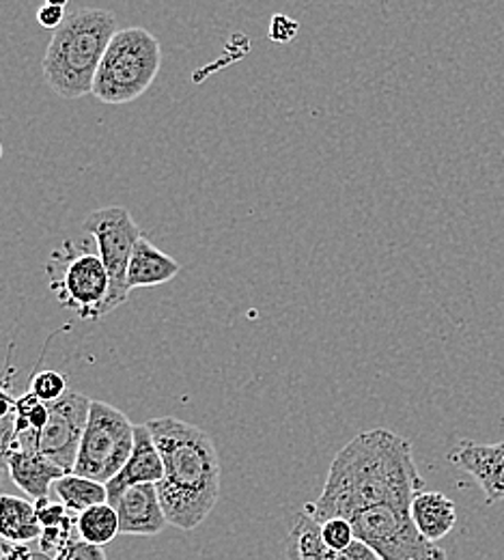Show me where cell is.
<instances>
[{
    "label": "cell",
    "instance_id": "cell-1",
    "mask_svg": "<svg viewBox=\"0 0 504 560\" xmlns=\"http://www.w3.org/2000/svg\"><path fill=\"white\" fill-rule=\"evenodd\" d=\"M423 486L412 442L390 429H371L337 453L321 495L304 511L319 524L332 517L350 522L371 506H412Z\"/></svg>",
    "mask_w": 504,
    "mask_h": 560
},
{
    "label": "cell",
    "instance_id": "cell-2",
    "mask_svg": "<svg viewBox=\"0 0 504 560\" xmlns=\"http://www.w3.org/2000/svg\"><path fill=\"white\" fill-rule=\"evenodd\" d=\"M164 464V479L155 486L168 526L199 528L216 506L222 466L212 438L197 424L162 417L146 420Z\"/></svg>",
    "mask_w": 504,
    "mask_h": 560
},
{
    "label": "cell",
    "instance_id": "cell-3",
    "mask_svg": "<svg viewBox=\"0 0 504 560\" xmlns=\"http://www.w3.org/2000/svg\"><path fill=\"white\" fill-rule=\"evenodd\" d=\"M117 33V15L106 9H75L55 31L46 57L44 78L63 100L93 93V82L110 39Z\"/></svg>",
    "mask_w": 504,
    "mask_h": 560
},
{
    "label": "cell",
    "instance_id": "cell-4",
    "mask_svg": "<svg viewBox=\"0 0 504 560\" xmlns=\"http://www.w3.org/2000/svg\"><path fill=\"white\" fill-rule=\"evenodd\" d=\"M162 48L141 26L121 28L110 39L93 82V95L106 104H128L141 97L157 78Z\"/></svg>",
    "mask_w": 504,
    "mask_h": 560
},
{
    "label": "cell",
    "instance_id": "cell-5",
    "mask_svg": "<svg viewBox=\"0 0 504 560\" xmlns=\"http://www.w3.org/2000/svg\"><path fill=\"white\" fill-rule=\"evenodd\" d=\"M134 427L137 424L115 406L91 401L72 475L86 477L102 486L110 483L132 455Z\"/></svg>",
    "mask_w": 504,
    "mask_h": 560
},
{
    "label": "cell",
    "instance_id": "cell-6",
    "mask_svg": "<svg viewBox=\"0 0 504 560\" xmlns=\"http://www.w3.org/2000/svg\"><path fill=\"white\" fill-rule=\"evenodd\" d=\"M350 524L354 537L379 560H446L444 550L419 533L410 506H371L356 513Z\"/></svg>",
    "mask_w": 504,
    "mask_h": 560
},
{
    "label": "cell",
    "instance_id": "cell-7",
    "mask_svg": "<svg viewBox=\"0 0 504 560\" xmlns=\"http://www.w3.org/2000/svg\"><path fill=\"white\" fill-rule=\"evenodd\" d=\"M84 231L95 240L99 259L108 272L110 291L102 308V317L126 304L130 295L128 266L137 242L143 237L132 213L121 206L91 211L84 218Z\"/></svg>",
    "mask_w": 504,
    "mask_h": 560
},
{
    "label": "cell",
    "instance_id": "cell-8",
    "mask_svg": "<svg viewBox=\"0 0 504 560\" xmlns=\"http://www.w3.org/2000/svg\"><path fill=\"white\" fill-rule=\"evenodd\" d=\"M91 401L93 399L70 390L59 401L48 404L50 417L33 442V451L50 459L66 475L73 472L84 427L91 412Z\"/></svg>",
    "mask_w": 504,
    "mask_h": 560
},
{
    "label": "cell",
    "instance_id": "cell-9",
    "mask_svg": "<svg viewBox=\"0 0 504 560\" xmlns=\"http://www.w3.org/2000/svg\"><path fill=\"white\" fill-rule=\"evenodd\" d=\"M50 289L80 319H99L110 291V279L99 255L75 253L68 257L61 277L50 280Z\"/></svg>",
    "mask_w": 504,
    "mask_h": 560
},
{
    "label": "cell",
    "instance_id": "cell-10",
    "mask_svg": "<svg viewBox=\"0 0 504 560\" xmlns=\"http://www.w3.org/2000/svg\"><path fill=\"white\" fill-rule=\"evenodd\" d=\"M450 462L479 483L488 504L504 500V442H464Z\"/></svg>",
    "mask_w": 504,
    "mask_h": 560
},
{
    "label": "cell",
    "instance_id": "cell-11",
    "mask_svg": "<svg viewBox=\"0 0 504 560\" xmlns=\"http://www.w3.org/2000/svg\"><path fill=\"white\" fill-rule=\"evenodd\" d=\"M164 479V464L160 457V451L155 446L153 433L143 424L134 427V448L130 459L126 462V466L121 468V472L106 483L108 490V504H115L117 498L134 486H157Z\"/></svg>",
    "mask_w": 504,
    "mask_h": 560
},
{
    "label": "cell",
    "instance_id": "cell-12",
    "mask_svg": "<svg viewBox=\"0 0 504 560\" xmlns=\"http://www.w3.org/2000/svg\"><path fill=\"white\" fill-rule=\"evenodd\" d=\"M113 506L119 515V535L155 537L168 526L157 488L151 483L128 488Z\"/></svg>",
    "mask_w": 504,
    "mask_h": 560
},
{
    "label": "cell",
    "instance_id": "cell-13",
    "mask_svg": "<svg viewBox=\"0 0 504 560\" xmlns=\"http://www.w3.org/2000/svg\"><path fill=\"white\" fill-rule=\"evenodd\" d=\"M288 560H379L362 541H354L348 550H330L321 539V524L306 511L295 515L285 544Z\"/></svg>",
    "mask_w": 504,
    "mask_h": 560
},
{
    "label": "cell",
    "instance_id": "cell-14",
    "mask_svg": "<svg viewBox=\"0 0 504 560\" xmlns=\"http://www.w3.org/2000/svg\"><path fill=\"white\" fill-rule=\"evenodd\" d=\"M7 470L11 477V483L33 500L48 498L50 488L66 477V472L44 455L35 451H22V448L11 453Z\"/></svg>",
    "mask_w": 504,
    "mask_h": 560
},
{
    "label": "cell",
    "instance_id": "cell-15",
    "mask_svg": "<svg viewBox=\"0 0 504 560\" xmlns=\"http://www.w3.org/2000/svg\"><path fill=\"white\" fill-rule=\"evenodd\" d=\"M410 513L419 533L432 544L444 539L457 524L455 502L439 491L417 493L412 500Z\"/></svg>",
    "mask_w": 504,
    "mask_h": 560
},
{
    "label": "cell",
    "instance_id": "cell-16",
    "mask_svg": "<svg viewBox=\"0 0 504 560\" xmlns=\"http://www.w3.org/2000/svg\"><path fill=\"white\" fill-rule=\"evenodd\" d=\"M181 272V266L166 253H162L153 242L141 237L134 246L130 266H128V287L141 289V287H157L164 282H171Z\"/></svg>",
    "mask_w": 504,
    "mask_h": 560
},
{
    "label": "cell",
    "instance_id": "cell-17",
    "mask_svg": "<svg viewBox=\"0 0 504 560\" xmlns=\"http://www.w3.org/2000/svg\"><path fill=\"white\" fill-rule=\"evenodd\" d=\"M42 537V524L35 511V502L22 495H0V541L13 546H28Z\"/></svg>",
    "mask_w": 504,
    "mask_h": 560
},
{
    "label": "cell",
    "instance_id": "cell-18",
    "mask_svg": "<svg viewBox=\"0 0 504 560\" xmlns=\"http://www.w3.org/2000/svg\"><path fill=\"white\" fill-rule=\"evenodd\" d=\"M55 491L59 495V502L73 515H80L91 506L108 502L106 486L78 475H66L63 479H59L55 483Z\"/></svg>",
    "mask_w": 504,
    "mask_h": 560
},
{
    "label": "cell",
    "instance_id": "cell-19",
    "mask_svg": "<svg viewBox=\"0 0 504 560\" xmlns=\"http://www.w3.org/2000/svg\"><path fill=\"white\" fill-rule=\"evenodd\" d=\"M117 535H119V515L113 504L104 502L78 515V537L82 541L104 548Z\"/></svg>",
    "mask_w": 504,
    "mask_h": 560
},
{
    "label": "cell",
    "instance_id": "cell-20",
    "mask_svg": "<svg viewBox=\"0 0 504 560\" xmlns=\"http://www.w3.org/2000/svg\"><path fill=\"white\" fill-rule=\"evenodd\" d=\"M28 390L44 404H55L59 401L61 397H66L70 393L68 388V377L59 371H52V369H46V371H39L31 377V386Z\"/></svg>",
    "mask_w": 504,
    "mask_h": 560
},
{
    "label": "cell",
    "instance_id": "cell-21",
    "mask_svg": "<svg viewBox=\"0 0 504 560\" xmlns=\"http://www.w3.org/2000/svg\"><path fill=\"white\" fill-rule=\"evenodd\" d=\"M321 539L330 550H348L356 541L352 524L341 517H332L321 524Z\"/></svg>",
    "mask_w": 504,
    "mask_h": 560
},
{
    "label": "cell",
    "instance_id": "cell-22",
    "mask_svg": "<svg viewBox=\"0 0 504 560\" xmlns=\"http://www.w3.org/2000/svg\"><path fill=\"white\" fill-rule=\"evenodd\" d=\"M35 511H37V517H39V524L42 528H52V526H61L66 522H70L72 517H78L70 513L61 502H50L48 498H42V500H35Z\"/></svg>",
    "mask_w": 504,
    "mask_h": 560
},
{
    "label": "cell",
    "instance_id": "cell-23",
    "mask_svg": "<svg viewBox=\"0 0 504 560\" xmlns=\"http://www.w3.org/2000/svg\"><path fill=\"white\" fill-rule=\"evenodd\" d=\"M66 9H68V0H48L44 7H39L37 11V22L44 26V28H52V31H59L63 26V22L68 20L66 15Z\"/></svg>",
    "mask_w": 504,
    "mask_h": 560
},
{
    "label": "cell",
    "instance_id": "cell-24",
    "mask_svg": "<svg viewBox=\"0 0 504 560\" xmlns=\"http://www.w3.org/2000/svg\"><path fill=\"white\" fill-rule=\"evenodd\" d=\"M55 560H106V557L102 548L91 546L82 539H75L66 550H61Z\"/></svg>",
    "mask_w": 504,
    "mask_h": 560
},
{
    "label": "cell",
    "instance_id": "cell-25",
    "mask_svg": "<svg viewBox=\"0 0 504 560\" xmlns=\"http://www.w3.org/2000/svg\"><path fill=\"white\" fill-rule=\"evenodd\" d=\"M297 28H300V22H297V20L279 13V15H274L272 22H270V39H272V42H279V44H288L291 39H295Z\"/></svg>",
    "mask_w": 504,
    "mask_h": 560
},
{
    "label": "cell",
    "instance_id": "cell-26",
    "mask_svg": "<svg viewBox=\"0 0 504 560\" xmlns=\"http://www.w3.org/2000/svg\"><path fill=\"white\" fill-rule=\"evenodd\" d=\"M17 451L15 444V415L9 419L0 420V468L7 470L11 453Z\"/></svg>",
    "mask_w": 504,
    "mask_h": 560
},
{
    "label": "cell",
    "instance_id": "cell-27",
    "mask_svg": "<svg viewBox=\"0 0 504 560\" xmlns=\"http://www.w3.org/2000/svg\"><path fill=\"white\" fill-rule=\"evenodd\" d=\"M0 560H55L48 555L33 550L28 546H13V544H0Z\"/></svg>",
    "mask_w": 504,
    "mask_h": 560
},
{
    "label": "cell",
    "instance_id": "cell-28",
    "mask_svg": "<svg viewBox=\"0 0 504 560\" xmlns=\"http://www.w3.org/2000/svg\"><path fill=\"white\" fill-rule=\"evenodd\" d=\"M15 399L7 390V382H0V420L9 419L15 415Z\"/></svg>",
    "mask_w": 504,
    "mask_h": 560
},
{
    "label": "cell",
    "instance_id": "cell-29",
    "mask_svg": "<svg viewBox=\"0 0 504 560\" xmlns=\"http://www.w3.org/2000/svg\"><path fill=\"white\" fill-rule=\"evenodd\" d=\"M9 481H11V477H9V470H4V468H0V495L2 493H7V486H9Z\"/></svg>",
    "mask_w": 504,
    "mask_h": 560
},
{
    "label": "cell",
    "instance_id": "cell-30",
    "mask_svg": "<svg viewBox=\"0 0 504 560\" xmlns=\"http://www.w3.org/2000/svg\"><path fill=\"white\" fill-rule=\"evenodd\" d=\"M0 160H2V144H0Z\"/></svg>",
    "mask_w": 504,
    "mask_h": 560
}]
</instances>
